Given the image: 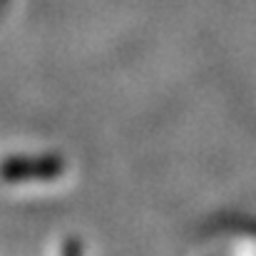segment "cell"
Here are the masks:
<instances>
[]
</instances>
